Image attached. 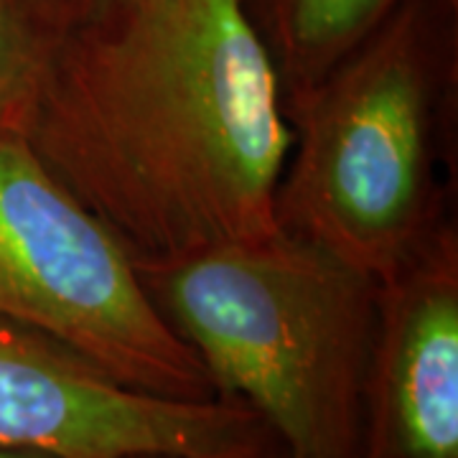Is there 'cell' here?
I'll list each match as a JSON object with an SVG mask.
<instances>
[{
	"label": "cell",
	"mask_w": 458,
	"mask_h": 458,
	"mask_svg": "<svg viewBox=\"0 0 458 458\" xmlns=\"http://www.w3.org/2000/svg\"><path fill=\"white\" fill-rule=\"evenodd\" d=\"M23 135L135 267L278 232L293 135L242 0H77Z\"/></svg>",
	"instance_id": "obj_1"
},
{
	"label": "cell",
	"mask_w": 458,
	"mask_h": 458,
	"mask_svg": "<svg viewBox=\"0 0 458 458\" xmlns=\"http://www.w3.org/2000/svg\"><path fill=\"white\" fill-rule=\"evenodd\" d=\"M458 0H403L321 80L285 95L278 229L385 283L441 232Z\"/></svg>",
	"instance_id": "obj_2"
},
{
	"label": "cell",
	"mask_w": 458,
	"mask_h": 458,
	"mask_svg": "<svg viewBox=\"0 0 458 458\" xmlns=\"http://www.w3.org/2000/svg\"><path fill=\"white\" fill-rule=\"evenodd\" d=\"M219 397L240 400L285 458H361L379 283L278 229L135 267Z\"/></svg>",
	"instance_id": "obj_3"
},
{
	"label": "cell",
	"mask_w": 458,
	"mask_h": 458,
	"mask_svg": "<svg viewBox=\"0 0 458 458\" xmlns=\"http://www.w3.org/2000/svg\"><path fill=\"white\" fill-rule=\"evenodd\" d=\"M0 318L47 334L135 390L219 397L123 247L18 131H0Z\"/></svg>",
	"instance_id": "obj_4"
},
{
	"label": "cell",
	"mask_w": 458,
	"mask_h": 458,
	"mask_svg": "<svg viewBox=\"0 0 458 458\" xmlns=\"http://www.w3.org/2000/svg\"><path fill=\"white\" fill-rule=\"evenodd\" d=\"M0 443L56 458H258L276 448L240 400L135 390L8 318H0Z\"/></svg>",
	"instance_id": "obj_5"
},
{
	"label": "cell",
	"mask_w": 458,
	"mask_h": 458,
	"mask_svg": "<svg viewBox=\"0 0 458 458\" xmlns=\"http://www.w3.org/2000/svg\"><path fill=\"white\" fill-rule=\"evenodd\" d=\"M361 458H458L456 222L379 283Z\"/></svg>",
	"instance_id": "obj_6"
},
{
	"label": "cell",
	"mask_w": 458,
	"mask_h": 458,
	"mask_svg": "<svg viewBox=\"0 0 458 458\" xmlns=\"http://www.w3.org/2000/svg\"><path fill=\"white\" fill-rule=\"evenodd\" d=\"M280 77L283 98L321 80L403 0H242Z\"/></svg>",
	"instance_id": "obj_7"
},
{
	"label": "cell",
	"mask_w": 458,
	"mask_h": 458,
	"mask_svg": "<svg viewBox=\"0 0 458 458\" xmlns=\"http://www.w3.org/2000/svg\"><path fill=\"white\" fill-rule=\"evenodd\" d=\"M77 0H0V131L23 132Z\"/></svg>",
	"instance_id": "obj_8"
},
{
	"label": "cell",
	"mask_w": 458,
	"mask_h": 458,
	"mask_svg": "<svg viewBox=\"0 0 458 458\" xmlns=\"http://www.w3.org/2000/svg\"><path fill=\"white\" fill-rule=\"evenodd\" d=\"M0 458H56L44 451H33V448H21V445H8L0 443Z\"/></svg>",
	"instance_id": "obj_9"
},
{
	"label": "cell",
	"mask_w": 458,
	"mask_h": 458,
	"mask_svg": "<svg viewBox=\"0 0 458 458\" xmlns=\"http://www.w3.org/2000/svg\"><path fill=\"white\" fill-rule=\"evenodd\" d=\"M258 458H285V456L280 454L278 448H270V451H265V454H262V456H258Z\"/></svg>",
	"instance_id": "obj_10"
},
{
	"label": "cell",
	"mask_w": 458,
	"mask_h": 458,
	"mask_svg": "<svg viewBox=\"0 0 458 458\" xmlns=\"http://www.w3.org/2000/svg\"><path fill=\"white\" fill-rule=\"evenodd\" d=\"M140 458H171V456H140Z\"/></svg>",
	"instance_id": "obj_11"
}]
</instances>
